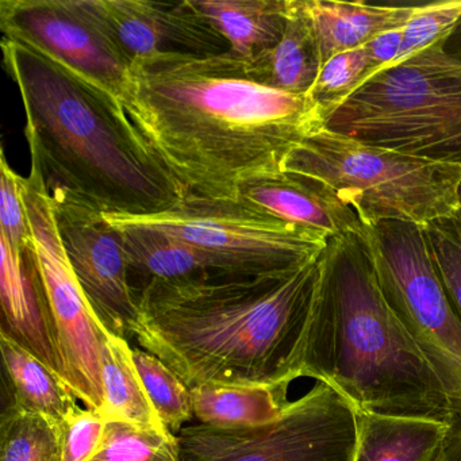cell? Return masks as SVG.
Returning <instances> with one entry per match:
<instances>
[{
  "mask_svg": "<svg viewBox=\"0 0 461 461\" xmlns=\"http://www.w3.org/2000/svg\"><path fill=\"white\" fill-rule=\"evenodd\" d=\"M121 104L188 194L222 201L282 172L294 145L321 126L309 96L253 82L229 52L136 59Z\"/></svg>",
  "mask_w": 461,
  "mask_h": 461,
  "instance_id": "cell-1",
  "label": "cell"
},
{
  "mask_svg": "<svg viewBox=\"0 0 461 461\" xmlns=\"http://www.w3.org/2000/svg\"><path fill=\"white\" fill-rule=\"evenodd\" d=\"M320 256L260 276L149 280L131 336L190 388H288L303 377Z\"/></svg>",
  "mask_w": 461,
  "mask_h": 461,
  "instance_id": "cell-2",
  "label": "cell"
},
{
  "mask_svg": "<svg viewBox=\"0 0 461 461\" xmlns=\"http://www.w3.org/2000/svg\"><path fill=\"white\" fill-rule=\"evenodd\" d=\"M4 64L25 107L32 167L106 214L150 215L188 195L120 99L37 48L4 37Z\"/></svg>",
  "mask_w": 461,
  "mask_h": 461,
  "instance_id": "cell-3",
  "label": "cell"
},
{
  "mask_svg": "<svg viewBox=\"0 0 461 461\" xmlns=\"http://www.w3.org/2000/svg\"><path fill=\"white\" fill-rule=\"evenodd\" d=\"M303 377L358 411L453 425L449 396L385 299L360 234L330 237L321 253Z\"/></svg>",
  "mask_w": 461,
  "mask_h": 461,
  "instance_id": "cell-4",
  "label": "cell"
},
{
  "mask_svg": "<svg viewBox=\"0 0 461 461\" xmlns=\"http://www.w3.org/2000/svg\"><path fill=\"white\" fill-rule=\"evenodd\" d=\"M445 42L380 69L344 101L318 110L321 128L461 167V59Z\"/></svg>",
  "mask_w": 461,
  "mask_h": 461,
  "instance_id": "cell-5",
  "label": "cell"
},
{
  "mask_svg": "<svg viewBox=\"0 0 461 461\" xmlns=\"http://www.w3.org/2000/svg\"><path fill=\"white\" fill-rule=\"evenodd\" d=\"M282 172L322 183L363 225L393 220L425 226L460 209L461 167L374 147L321 126L294 145Z\"/></svg>",
  "mask_w": 461,
  "mask_h": 461,
  "instance_id": "cell-6",
  "label": "cell"
},
{
  "mask_svg": "<svg viewBox=\"0 0 461 461\" xmlns=\"http://www.w3.org/2000/svg\"><path fill=\"white\" fill-rule=\"evenodd\" d=\"M383 294L438 379L461 429V317L439 279L425 226L406 221L363 225L360 233Z\"/></svg>",
  "mask_w": 461,
  "mask_h": 461,
  "instance_id": "cell-7",
  "label": "cell"
},
{
  "mask_svg": "<svg viewBox=\"0 0 461 461\" xmlns=\"http://www.w3.org/2000/svg\"><path fill=\"white\" fill-rule=\"evenodd\" d=\"M104 215L113 225L155 229L210 253L222 263L226 276H260L298 268L317 258L330 239L245 202L193 194L158 214Z\"/></svg>",
  "mask_w": 461,
  "mask_h": 461,
  "instance_id": "cell-8",
  "label": "cell"
},
{
  "mask_svg": "<svg viewBox=\"0 0 461 461\" xmlns=\"http://www.w3.org/2000/svg\"><path fill=\"white\" fill-rule=\"evenodd\" d=\"M176 437L180 461H353L357 420L345 396L315 382L274 422L248 429L198 423Z\"/></svg>",
  "mask_w": 461,
  "mask_h": 461,
  "instance_id": "cell-9",
  "label": "cell"
},
{
  "mask_svg": "<svg viewBox=\"0 0 461 461\" xmlns=\"http://www.w3.org/2000/svg\"><path fill=\"white\" fill-rule=\"evenodd\" d=\"M23 198L40 272L68 369L69 390L88 409L104 404V328L91 309L61 242L52 198L39 169L23 177Z\"/></svg>",
  "mask_w": 461,
  "mask_h": 461,
  "instance_id": "cell-10",
  "label": "cell"
},
{
  "mask_svg": "<svg viewBox=\"0 0 461 461\" xmlns=\"http://www.w3.org/2000/svg\"><path fill=\"white\" fill-rule=\"evenodd\" d=\"M61 242L102 325L128 339L139 318L122 234L98 207L61 188L50 191Z\"/></svg>",
  "mask_w": 461,
  "mask_h": 461,
  "instance_id": "cell-11",
  "label": "cell"
},
{
  "mask_svg": "<svg viewBox=\"0 0 461 461\" xmlns=\"http://www.w3.org/2000/svg\"><path fill=\"white\" fill-rule=\"evenodd\" d=\"M4 37L20 40L120 99L131 61L85 0H2Z\"/></svg>",
  "mask_w": 461,
  "mask_h": 461,
  "instance_id": "cell-12",
  "label": "cell"
},
{
  "mask_svg": "<svg viewBox=\"0 0 461 461\" xmlns=\"http://www.w3.org/2000/svg\"><path fill=\"white\" fill-rule=\"evenodd\" d=\"M85 5L131 63L169 53L215 56L229 50L226 40L191 0H85Z\"/></svg>",
  "mask_w": 461,
  "mask_h": 461,
  "instance_id": "cell-13",
  "label": "cell"
},
{
  "mask_svg": "<svg viewBox=\"0 0 461 461\" xmlns=\"http://www.w3.org/2000/svg\"><path fill=\"white\" fill-rule=\"evenodd\" d=\"M0 333L39 358L69 388L68 369L33 245L17 248L0 236Z\"/></svg>",
  "mask_w": 461,
  "mask_h": 461,
  "instance_id": "cell-14",
  "label": "cell"
},
{
  "mask_svg": "<svg viewBox=\"0 0 461 461\" xmlns=\"http://www.w3.org/2000/svg\"><path fill=\"white\" fill-rule=\"evenodd\" d=\"M239 201L302 228L322 231L329 237L360 234L363 229L355 210L330 188L299 175L279 174L244 183Z\"/></svg>",
  "mask_w": 461,
  "mask_h": 461,
  "instance_id": "cell-15",
  "label": "cell"
},
{
  "mask_svg": "<svg viewBox=\"0 0 461 461\" xmlns=\"http://www.w3.org/2000/svg\"><path fill=\"white\" fill-rule=\"evenodd\" d=\"M321 68L322 59L303 0H288L287 23L279 44L245 64L253 82L299 96L309 95Z\"/></svg>",
  "mask_w": 461,
  "mask_h": 461,
  "instance_id": "cell-16",
  "label": "cell"
},
{
  "mask_svg": "<svg viewBox=\"0 0 461 461\" xmlns=\"http://www.w3.org/2000/svg\"><path fill=\"white\" fill-rule=\"evenodd\" d=\"M322 66L339 53L366 47L375 37L403 29L417 7L369 6L363 2L303 0Z\"/></svg>",
  "mask_w": 461,
  "mask_h": 461,
  "instance_id": "cell-17",
  "label": "cell"
},
{
  "mask_svg": "<svg viewBox=\"0 0 461 461\" xmlns=\"http://www.w3.org/2000/svg\"><path fill=\"white\" fill-rule=\"evenodd\" d=\"M226 40L228 52L245 64L279 44L285 31L288 0H191Z\"/></svg>",
  "mask_w": 461,
  "mask_h": 461,
  "instance_id": "cell-18",
  "label": "cell"
},
{
  "mask_svg": "<svg viewBox=\"0 0 461 461\" xmlns=\"http://www.w3.org/2000/svg\"><path fill=\"white\" fill-rule=\"evenodd\" d=\"M113 226L122 234L131 271L144 275L147 282L226 276L217 258L176 237L141 226Z\"/></svg>",
  "mask_w": 461,
  "mask_h": 461,
  "instance_id": "cell-19",
  "label": "cell"
},
{
  "mask_svg": "<svg viewBox=\"0 0 461 461\" xmlns=\"http://www.w3.org/2000/svg\"><path fill=\"white\" fill-rule=\"evenodd\" d=\"M357 445L353 461H428L449 426L425 418L387 417L356 410Z\"/></svg>",
  "mask_w": 461,
  "mask_h": 461,
  "instance_id": "cell-20",
  "label": "cell"
},
{
  "mask_svg": "<svg viewBox=\"0 0 461 461\" xmlns=\"http://www.w3.org/2000/svg\"><path fill=\"white\" fill-rule=\"evenodd\" d=\"M104 404L99 412L107 422L131 423L137 428L175 436L158 417L134 363L133 349L122 337L104 330Z\"/></svg>",
  "mask_w": 461,
  "mask_h": 461,
  "instance_id": "cell-21",
  "label": "cell"
},
{
  "mask_svg": "<svg viewBox=\"0 0 461 461\" xmlns=\"http://www.w3.org/2000/svg\"><path fill=\"white\" fill-rule=\"evenodd\" d=\"M199 423L220 429L258 428L274 422L288 403V388L202 384L190 388Z\"/></svg>",
  "mask_w": 461,
  "mask_h": 461,
  "instance_id": "cell-22",
  "label": "cell"
},
{
  "mask_svg": "<svg viewBox=\"0 0 461 461\" xmlns=\"http://www.w3.org/2000/svg\"><path fill=\"white\" fill-rule=\"evenodd\" d=\"M0 350L9 403L44 415L61 428L67 415L77 404V396L39 358L2 333Z\"/></svg>",
  "mask_w": 461,
  "mask_h": 461,
  "instance_id": "cell-23",
  "label": "cell"
},
{
  "mask_svg": "<svg viewBox=\"0 0 461 461\" xmlns=\"http://www.w3.org/2000/svg\"><path fill=\"white\" fill-rule=\"evenodd\" d=\"M0 461H61L60 426L7 403L0 422Z\"/></svg>",
  "mask_w": 461,
  "mask_h": 461,
  "instance_id": "cell-24",
  "label": "cell"
},
{
  "mask_svg": "<svg viewBox=\"0 0 461 461\" xmlns=\"http://www.w3.org/2000/svg\"><path fill=\"white\" fill-rule=\"evenodd\" d=\"M133 357L158 417L176 436L194 417L190 387L152 353L134 348Z\"/></svg>",
  "mask_w": 461,
  "mask_h": 461,
  "instance_id": "cell-25",
  "label": "cell"
},
{
  "mask_svg": "<svg viewBox=\"0 0 461 461\" xmlns=\"http://www.w3.org/2000/svg\"><path fill=\"white\" fill-rule=\"evenodd\" d=\"M91 461H180L179 442L176 436L110 422L104 445Z\"/></svg>",
  "mask_w": 461,
  "mask_h": 461,
  "instance_id": "cell-26",
  "label": "cell"
},
{
  "mask_svg": "<svg viewBox=\"0 0 461 461\" xmlns=\"http://www.w3.org/2000/svg\"><path fill=\"white\" fill-rule=\"evenodd\" d=\"M374 75L366 48L348 50L329 59L318 75L309 98L318 110L339 104Z\"/></svg>",
  "mask_w": 461,
  "mask_h": 461,
  "instance_id": "cell-27",
  "label": "cell"
},
{
  "mask_svg": "<svg viewBox=\"0 0 461 461\" xmlns=\"http://www.w3.org/2000/svg\"><path fill=\"white\" fill-rule=\"evenodd\" d=\"M439 279L461 317V209L425 225Z\"/></svg>",
  "mask_w": 461,
  "mask_h": 461,
  "instance_id": "cell-28",
  "label": "cell"
},
{
  "mask_svg": "<svg viewBox=\"0 0 461 461\" xmlns=\"http://www.w3.org/2000/svg\"><path fill=\"white\" fill-rule=\"evenodd\" d=\"M460 21L461 2H444L417 7L411 20L402 29L403 42L399 61L431 47L436 42L449 39Z\"/></svg>",
  "mask_w": 461,
  "mask_h": 461,
  "instance_id": "cell-29",
  "label": "cell"
},
{
  "mask_svg": "<svg viewBox=\"0 0 461 461\" xmlns=\"http://www.w3.org/2000/svg\"><path fill=\"white\" fill-rule=\"evenodd\" d=\"M23 177L7 163L4 150L0 155V236L14 247L33 245L31 222L23 198Z\"/></svg>",
  "mask_w": 461,
  "mask_h": 461,
  "instance_id": "cell-30",
  "label": "cell"
},
{
  "mask_svg": "<svg viewBox=\"0 0 461 461\" xmlns=\"http://www.w3.org/2000/svg\"><path fill=\"white\" fill-rule=\"evenodd\" d=\"M107 422L101 412L74 407L61 425V461H91L104 445Z\"/></svg>",
  "mask_w": 461,
  "mask_h": 461,
  "instance_id": "cell-31",
  "label": "cell"
},
{
  "mask_svg": "<svg viewBox=\"0 0 461 461\" xmlns=\"http://www.w3.org/2000/svg\"><path fill=\"white\" fill-rule=\"evenodd\" d=\"M402 42H403V34H402V29H398V31L380 34L366 45L374 75L385 67L398 63L401 59Z\"/></svg>",
  "mask_w": 461,
  "mask_h": 461,
  "instance_id": "cell-32",
  "label": "cell"
},
{
  "mask_svg": "<svg viewBox=\"0 0 461 461\" xmlns=\"http://www.w3.org/2000/svg\"><path fill=\"white\" fill-rule=\"evenodd\" d=\"M428 461H461V429H449L444 441Z\"/></svg>",
  "mask_w": 461,
  "mask_h": 461,
  "instance_id": "cell-33",
  "label": "cell"
},
{
  "mask_svg": "<svg viewBox=\"0 0 461 461\" xmlns=\"http://www.w3.org/2000/svg\"><path fill=\"white\" fill-rule=\"evenodd\" d=\"M458 204H460L461 209V183L460 185H458Z\"/></svg>",
  "mask_w": 461,
  "mask_h": 461,
  "instance_id": "cell-34",
  "label": "cell"
}]
</instances>
